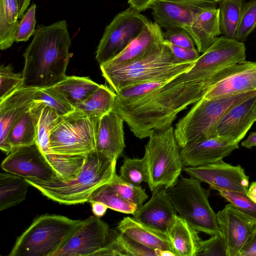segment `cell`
<instances>
[{"instance_id": "cell-27", "label": "cell", "mask_w": 256, "mask_h": 256, "mask_svg": "<svg viewBox=\"0 0 256 256\" xmlns=\"http://www.w3.org/2000/svg\"><path fill=\"white\" fill-rule=\"evenodd\" d=\"M100 84L88 77L67 76L50 87L67 100L74 108L88 98Z\"/></svg>"}, {"instance_id": "cell-17", "label": "cell", "mask_w": 256, "mask_h": 256, "mask_svg": "<svg viewBox=\"0 0 256 256\" xmlns=\"http://www.w3.org/2000/svg\"><path fill=\"white\" fill-rule=\"evenodd\" d=\"M238 142L222 136H215L190 142L180 148L184 167H196L222 160L238 148Z\"/></svg>"}, {"instance_id": "cell-45", "label": "cell", "mask_w": 256, "mask_h": 256, "mask_svg": "<svg viewBox=\"0 0 256 256\" xmlns=\"http://www.w3.org/2000/svg\"><path fill=\"white\" fill-rule=\"evenodd\" d=\"M166 44L170 48L175 58L182 62H194L200 56L197 48L192 50L175 46L166 40Z\"/></svg>"}, {"instance_id": "cell-34", "label": "cell", "mask_w": 256, "mask_h": 256, "mask_svg": "<svg viewBox=\"0 0 256 256\" xmlns=\"http://www.w3.org/2000/svg\"><path fill=\"white\" fill-rule=\"evenodd\" d=\"M59 116L54 109L45 105L38 120L36 144L46 158L53 154L50 148V137L53 126Z\"/></svg>"}, {"instance_id": "cell-52", "label": "cell", "mask_w": 256, "mask_h": 256, "mask_svg": "<svg viewBox=\"0 0 256 256\" xmlns=\"http://www.w3.org/2000/svg\"><path fill=\"white\" fill-rule=\"evenodd\" d=\"M175 256L174 254L170 250L160 251V256Z\"/></svg>"}, {"instance_id": "cell-51", "label": "cell", "mask_w": 256, "mask_h": 256, "mask_svg": "<svg viewBox=\"0 0 256 256\" xmlns=\"http://www.w3.org/2000/svg\"><path fill=\"white\" fill-rule=\"evenodd\" d=\"M247 195L255 203H256V182H252L249 185Z\"/></svg>"}, {"instance_id": "cell-53", "label": "cell", "mask_w": 256, "mask_h": 256, "mask_svg": "<svg viewBox=\"0 0 256 256\" xmlns=\"http://www.w3.org/2000/svg\"><path fill=\"white\" fill-rule=\"evenodd\" d=\"M217 2H219L221 0H213Z\"/></svg>"}, {"instance_id": "cell-5", "label": "cell", "mask_w": 256, "mask_h": 256, "mask_svg": "<svg viewBox=\"0 0 256 256\" xmlns=\"http://www.w3.org/2000/svg\"><path fill=\"white\" fill-rule=\"evenodd\" d=\"M201 182L182 176L166 192L178 215L197 231L210 236L220 234L217 214L208 200L210 192Z\"/></svg>"}, {"instance_id": "cell-20", "label": "cell", "mask_w": 256, "mask_h": 256, "mask_svg": "<svg viewBox=\"0 0 256 256\" xmlns=\"http://www.w3.org/2000/svg\"><path fill=\"white\" fill-rule=\"evenodd\" d=\"M177 214L166 189L159 186L152 191L150 200L138 208L132 214V218L166 234Z\"/></svg>"}, {"instance_id": "cell-10", "label": "cell", "mask_w": 256, "mask_h": 256, "mask_svg": "<svg viewBox=\"0 0 256 256\" xmlns=\"http://www.w3.org/2000/svg\"><path fill=\"white\" fill-rule=\"evenodd\" d=\"M202 98L216 99L256 91V62L244 60L218 71L205 80Z\"/></svg>"}, {"instance_id": "cell-23", "label": "cell", "mask_w": 256, "mask_h": 256, "mask_svg": "<svg viewBox=\"0 0 256 256\" xmlns=\"http://www.w3.org/2000/svg\"><path fill=\"white\" fill-rule=\"evenodd\" d=\"M117 229L119 232L144 246L158 252L159 254L160 250H170L174 254L171 242L166 233L133 218H124L118 224Z\"/></svg>"}, {"instance_id": "cell-46", "label": "cell", "mask_w": 256, "mask_h": 256, "mask_svg": "<svg viewBox=\"0 0 256 256\" xmlns=\"http://www.w3.org/2000/svg\"><path fill=\"white\" fill-rule=\"evenodd\" d=\"M240 256H256V228Z\"/></svg>"}, {"instance_id": "cell-16", "label": "cell", "mask_w": 256, "mask_h": 256, "mask_svg": "<svg viewBox=\"0 0 256 256\" xmlns=\"http://www.w3.org/2000/svg\"><path fill=\"white\" fill-rule=\"evenodd\" d=\"M190 176L208 184L214 190H224L247 194L249 177L240 166H232L223 160L196 167H184Z\"/></svg>"}, {"instance_id": "cell-4", "label": "cell", "mask_w": 256, "mask_h": 256, "mask_svg": "<svg viewBox=\"0 0 256 256\" xmlns=\"http://www.w3.org/2000/svg\"><path fill=\"white\" fill-rule=\"evenodd\" d=\"M82 222L61 215H42L19 236L8 256H54Z\"/></svg>"}, {"instance_id": "cell-18", "label": "cell", "mask_w": 256, "mask_h": 256, "mask_svg": "<svg viewBox=\"0 0 256 256\" xmlns=\"http://www.w3.org/2000/svg\"><path fill=\"white\" fill-rule=\"evenodd\" d=\"M256 122V94L236 104L220 119L212 138L222 136L239 142Z\"/></svg>"}, {"instance_id": "cell-3", "label": "cell", "mask_w": 256, "mask_h": 256, "mask_svg": "<svg viewBox=\"0 0 256 256\" xmlns=\"http://www.w3.org/2000/svg\"><path fill=\"white\" fill-rule=\"evenodd\" d=\"M195 62L178 60L164 41L162 50L150 57L116 66L100 65V68L102 76L116 93L136 83L170 80L191 68Z\"/></svg>"}, {"instance_id": "cell-37", "label": "cell", "mask_w": 256, "mask_h": 256, "mask_svg": "<svg viewBox=\"0 0 256 256\" xmlns=\"http://www.w3.org/2000/svg\"><path fill=\"white\" fill-rule=\"evenodd\" d=\"M256 28V0L244 2L235 40L244 42Z\"/></svg>"}, {"instance_id": "cell-2", "label": "cell", "mask_w": 256, "mask_h": 256, "mask_svg": "<svg viewBox=\"0 0 256 256\" xmlns=\"http://www.w3.org/2000/svg\"><path fill=\"white\" fill-rule=\"evenodd\" d=\"M116 161L96 150L88 154L80 174L67 181L58 177L49 180L25 178L28 184L44 196L66 205L88 202L97 188L112 181L116 173Z\"/></svg>"}, {"instance_id": "cell-32", "label": "cell", "mask_w": 256, "mask_h": 256, "mask_svg": "<svg viewBox=\"0 0 256 256\" xmlns=\"http://www.w3.org/2000/svg\"><path fill=\"white\" fill-rule=\"evenodd\" d=\"M88 202H99L109 208L124 214H133L138 207L122 198L114 188L110 182L102 185L90 194Z\"/></svg>"}, {"instance_id": "cell-31", "label": "cell", "mask_w": 256, "mask_h": 256, "mask_svg": "<svg viewBox=\"0 0 256 256\" xmlns=\"http://www.w3.org/2000/svg\"><path fill=\"white\" fill-rule=\"evenodd\" d=\"M243 0H221L219 2L220 32L226 38L235 40Z\"/></svg>"}, {"instance_id": "cell-6", "label": "cell", "mask_w": 256, "mask_h": 256, "mask_svg": "<svg viewBox=\"0 0 256 256\" xmlns=\"http://www.w3.org/2000/svg\"><path fill=\"white\" fill-rule=\"evenodd\" d=\"M144 158L148 173V184L152 192L159 186L166 189L178 182L184 168L180 146L171 126L155 132L144 146Z\"/></svg>"}, {"instance_id": "cell-26", "label": "cell", "mask_w": 256, "mask_h": 256, "mask_svg": "<svg viewBox=\"0 0 256 256\" xmlns=\"http://www.w3.org/2000/svg\"><path fill=\"white\" fill-rule=\"evenodd\" d=\"M166 234L176 256H196L202 240L184 219L177 214Z\"/></svg>"}, {"instance_id": "cell-35", "label": "cell", "mask_w": 256, "mask_h": 256, "mask_svg": "<svg viewBox=\"0 0 256 256\" xmlns=\"http://www.w3.org/2000/svg\"><path fill=\"white\" fill-rule=\"evenodd\" d=\"M120 177L124 180L136 185L148 180V173L144 158L126 157L120 167Z\"/></svg>"}, {"instance_id": "cell-21", "label": "cell", "mask_w": 256, "mask_h": 256, "mask_svg": "<svg viewBox=\"0 0 256 256\" xmlns=\"http://www.w3.org/2000/svg\"><path fill=\"white\" fill-rule=\"evenodd\" d=\"M37 89L22 86L0 101V148L6 154L12 150L7 142L8 132L30 108Z\"/></svg>"}, {"instance_id": "cell-39", "label": "cell", "mask_w": 256, "mask_h": 256, "mask_svg": "<svg viewBox=\"0 0 256 256\" xmlns=\"http://www.w3.org/2000/svg\"><path fill=\"white\" fill-rule=\"evenodd\" d=\"M34 100L51 107L60 116L68 114L75 110L67 100L50 88H38L34 95Z\"/></svg>"}, {"instance_id": "cell-33", "label": "cell", "mask_w": 256, "mask_h": 256, "mask_svg": "<svg viewBox=\"0 0 256 256\" xmlns=\"http://www.w3.org/2000/svg\"><path fill=\"white\" fill-rule=\"evenodd\" d=\"M170 80L140 82L125 86L116 92V96L114 108L131 104L154 92Z\"/></svg>"}, {"instance_id": "cell-43", "label": "cell", "mask_w": 256, "mask_h": 256, "mask_svg": "<svg viewBox=\"0 0 256 256\" xmlns=\"http://www.w3.org/2000/svg\"><path fill=\"white\" fill-rule=\"evenodd\" d=\"M164 40L175 46L196 49L194 42L190 34L180 26H170L162 32Z\"/></svg>"}, {"instance_id": "cell-40", "label": "cell", "mask_w": 256, "mask_h": 256, "mask_svg": "<svg viewBox=\"0 0 256 256\" xmlns=\"http://www.w3.org/2000/svg\"><path fill=\"white\" fill-rule=\"evenodd\" d=\"M23 74L15 73L10 65L0 66V101L23 86Z\"/></svg>"}, {"instance_id": "cell-19", "label": "cell", "mask_w": 256, "mask_h": 256, "mask_svg": "<svg viewBox=\"0 0 256 256\" xmlns=\"http://www.w3.org/2000/svg\"><path fill=\"white\" fill-rule=\"evenodd\" d=\"M162 28L150 22L144 30L120 54L100 65L116 66L150 57L162 50L164 46Z\"/></svg>"}, {"instance_id": "cell-25", "label": "cell", "mask_w": 256, "mask_h": 256, "mask_svg": "<svg viewBox=\"0 0 256 256\" xmlns=\"http://www.w3.org/2000/svg\"><path fill=\"white\" fill-rule=\"evenodd\" d=\"M188 32L192 36L198 52H204L222 34L218 8H208L201 12L192 22Z\"/></svg>"}, {"instance_id": "cell-14", "label": "cell", "mask_w": 256, "mask_h": 256, "mask_svg": "<svg viewBox=\"0 0 256 256\" xmlns=\"http://www.w3.org/2000/svg\"><path fill=\"white\" fill-rule=\"evenodd\" d=\"M213 0H156L150 7L154 22L161 28L180 26L188 32L203 10L216 7Z\"/></svg>"}, {"instance_id": "cell-30", "label": "cell", "mask_w": 256, "mask_h": 256, "mask_svg": "<svg viewBox=\"0 0 256 256\" xmlns=\"http://www.w3.org/2000/svg\"><path fill=\"white\" fill-rule=\"evenodd\" d=\"M17 0H0V48L5 50L15 42L18 24Z\"/></svg>"}, {"instance_id": "cell-1", "label": "cell", "mask_w": 256, "mask_h": 256, "mask_svg": "<svg viewBox=\"0 0 256 256\" xmlns=\"http://www.w3.org/2000/svg\"><path fill=\"white\" fill-rule=\"evenodd\" d=\"M65 20L49 26L38 25L33 39L23 54V86L44 88L52 86L66 76L73 54Z\"/></svg>"}, {"instance_id": "cell-9", "label": "cell", "mask_w": 256, "mask_h": 256, "mask_svg": "<svg viewBox=\"0 0 256 256\" xmlns=\"http://www.w3.org/2000/svg\"><path fill=\"white\" fill-rule=\"evenodd\" d=\"M150 22L131 6L117 14L106 26L98 45L96 59L100 65L120 54Z\"/></svg>"}, {"instance_id": "cell-36", "label": "cell", "mask_w": 256, "mask_h": 256, "mask_svg": "<svg viewBox=\"0 0 256 256\" xmlns=\"http://www.w3.org/2000/svg\"><path fill=\"white\" fill-rule=\"evenodd\" d=\"M110 183L122 198L138 208L142 206L148 198L145 188H143L140 185L126 182L116 173Z\"/></svg>"}, {"instance_id": "cell-13", "label": "cell", "mask_w": 256, "mask_h": 256, "mask_svg": "<svg viewBox=\"0 0 256 256\" xmlns=\"http://www.w3.org/2000/svg\"><path fill=\"white\" fill-rule=\"evenodd\" d=\"M244 42L221 36L196 60L192 68L202 81L220 70L246 60Z\"/></svg>"}, {"instance_id": "cell-12", "label": "cell", "mask_w": 256, "mask_h": 256, "mask_svg": "<svg viewBox=\"0 0 256 256\" xmlns=\"http://www.w3.org/2000/svg\"><path fill=\"white\" fill-rule=\"evenodd\" d=\"M1 168L24 178L49 180L58 177L36 144L12 149L2 162Z\"/></svg>"}, {"instance_id": "cell-28", "label": "cell", "mask_w": 256, "mask_h": 256, "mask_svg": "<svg viewBox=\"0 0 256 256\" xmlns=\"http://www.w3.org/2000/svg\"><path fill=\"white\" fill-rule=\"evenodd\" d=\"M30 186L25 178L9 172L0 174V211L25 200Z\"/></svg>"}, {"instance_id": "cell-8", "label": "cell", "mask_w": 256, "mask_h": 256, "mask_svg": "<svg viewBox=\"0 0 256 256\" xmlns=\"http://www.w3.org/2000/svg\"><path fill=\"white\" fill-rule=\"evenodd\" d=\"M100 120L76 110L59 116L50 134L51 152L64 156H86L96 150Z\"/></svg>"}, {"instance_id": "cell-50", "label": "cell", "mask_w": 256, "mask_h": 256, "mask_svg": "<svg viewBox=\"0 0 256 256\" xmlns=\"http://www.w3.org/2000/svg\"><path fill=\"white\" fill-rule=\"evenodd\" d=\"M30 1V0H17L19 10L18 18H22L23 16L25 11L28 8Z\"/></svg>"}, {"instance_id": "cell-47", "label": "cell", "mask_w": 256, "mask_h": 256, "mask_svg": "<svg viewBox=\"0 0 256 256\" xmlns=\"http://www.w3.org/2000/svg\"><path fill=\"white\" fill-rule=\"evenodd\" d=\"M156 0H128L130 6H132L140 12L144 11L148 8Z\"/></svg>"}, {"instance_id": "cell-7", "label": "cell", "mask_w": 256, "mask_h": 256, "mask_svg": "<svg viewBox=\"0 0 256 256\" xmlns=\"http://www.w3.org/2000/svg\"><path fill=\"white\" fill-rule=\"evenodd\" d=\"M255 94L256 91L222 98H202L176 124L174 135L180 148L212 138L214 129L222 116L236 104Z\"/></svg>"}, {"instance_id": "cell-15", "label": "cell", "mask_w": 256, "mask_h": 256, "mask_svg": "<svg viewBox=\"0 0 256 256\" xmlns=\"http://www.w3.org/2000/svg\"><path fill=\"white\" fill-rule=\"evenodd\" d=\"M226 256H240L256 228V218L228 204L217 214Z\"/></svg>"}, {"instance_id": "cell-54", "label": "cell", "mask_w": 256, "mask_h": 256, "mask_svg": "<svg viewBox=\"0 0 256 256\" xmlns=\"http://www.w3.org/2000/svg\"><path fill=\"white\" fill-rule=\"evenodd\" d=\"M244 1L246 0H243Z\"/></svg>"}, {"instance_id": "cell-41", "label": "cell", "mask_w": 256, "mask_h": 256, "mask_svg": "<svg viewBox=\"0 0 256 256\" xmlns=\"http://www.w3.org/2000/svg\"><path fill=\"white\" fill-rule=\"evenodd\" d=\"M218 194L242 212L256 218V203L246 194L218 190Z\"/></svg>"}, {"instance_id": "cell-29", "label": "cell", "mask_w": 256, "mask_h": 256, "mask_svg": "<svg viewBox=\"0 0 256 256\" xmlns=\"http://www.w3.org/2000/svg\"><path fill=\"white\" fill-rule=\"evenodd\" d=\"M116 94L111 88L100 84L84 102L75 108L90 117L100 118L114 108Z\"/></svg>"}, {"instance_id": "cell-49", "label": "cell", "mask_w": 256, "mask_h": 256, "mask_svg": "<svg viewBox=\"0 0 256 256\" xmlns=\"http://www.w3.org/2000/svg\"><path fill=\"white\" fill-rule=\"evenodd\" d=\"M241 146L246 148L256 146V132H250L248 137L242 142Z\"/></svg>"}, {"instance_id": "cell-42", "label": "cell", "mask_w": 256, "mask_h": 256, "mask_svg": "<svg viewBox=\"0 0 256 256\" xmlns=\"http://www.w3.org/2000/svg\"><path fill=\"white\" fill-rule=\"evenodd\" d=\"M36 4H32L24 13L18 22L16 32L15 41L26 42L36 32Z\"/></svg>"}, {"instance_id": "cell-24", "label": "cell", "mask_w": 256, "mask_h": 256, "mask_svg": "<svg viewBox=\"0 0 256 256\" xmlns=\"http://www.w3.org/2000/svg\"><path fill=\"white\" fill-rule=\"evenodd\" d=\"M45 104L34 100L30 108L12 125L7 142L12 149L36 144L38 120Z\"/></svg>"}, {"instance_id": "cell-44", "label": "cell", "mask_w": 256, "mask_h": 256, "mask_svg": "<svg viewBox=\"0 0 256 256\" xmlns=\"http://www.w3.org/2000/svg\"><path fill=\"white\" fill-rule=\"evenodd\" d=\"M226 256L225 245L220 234L202 240L196 256Z\"/></svg>"}, {"instance_id": "cell-38", "label": "cell", "mask_w": 256, "mask_h": 256, "mask_svg": "<svg viewBox=\"0 0 256 256\" xmlns=\"http://www.w3.org/2000/svg\"><path fill=\"white\" fill-rule=\"evenodd\" d=\"M114 242L120 256H160L158 252L144 246L120 232H116Z\"/></svg>"}, {"instance_id": "cell-11", "label": "cell", "mask_w": 256, "mask_h": 256, "mask_svg": "<svg viewBox=\"0 0 256 256\" xmlns=\"http://www.w3.org/2000/svg\"><path fill=\"white\" fill-rule=\"evenodd\" d=\"M114 234L100 217L91 216L54 256H96L110 242Z\"/></svg>"}, {"instance_id": "cell-22", "label": "cell", "mask_w": 256, "mask_h": 256, "mask_svg": "<svg viewBox=\"0 0 256 256\" xmlns=\"http://www.w3.org/2000/svg\"><path fill=\"white\" fill-rule=\"evenodd\" d=\"M122 116L114 112L100 120L96 136V150L117 161L126 147L124 123Z\"/></svg>"}, {"instance_id": "cell-48", "label": "cell", "mask_w": 256, "mask_h": 256, "mask_svg": "<svg viewBox=\"0 0 256 256\" xmlns=\"http://www.w3.org/2000/svg\"><path fill=\"white\" fill-rule=\"evenodd\" d=\"M90 204L93 214L98 217L100 218L104 216L108 208L106 205L101 202H94Z\"/></svg>"}]
</instances>
